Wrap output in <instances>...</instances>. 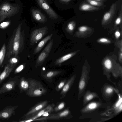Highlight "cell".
<instances>
[{
  "instance_id": "1",
  "label": "cell",
  "mask_w": 122,
  "mask_h": 122,
  "mask_svg": "<svg viewBox=\"0 0 122 122\" xmlns=\"http://www.w3.org/2000/svg\"><path fill=\"white\" fill-rule=\"evenodd\" d=\"M21 24L19 25L9 43L6 55L8 58L12 55L16 57L19 53L21 45Z\"/></svg>"
},
{
  "instance_id": "2",
  "label": "cell",
  "mask_w": 122,
  "mask_h": 122,
  "mask_svg": "<svg viewBox=\"0 0 122 122\" xmlns=\"http://www.w3.org/2000/svg\"><path fill=\"white\" fill-rule=\"evenodd\" d=\"M29 83V87L27 91V95L32 97L41 96L47 92V89L39 81L34 79H27Z\"/></svg>"
},
{
  "instance_id": "3",
  "label": "cell",
  "mask_w": 122,
  "mask_h": 122,
  "mask_svg": "<svg viewBox=\"0 0 122 122\" xmlns=\"http://www.w3.org/2000/svg\"><path fill=\"white\" fill-rule=\"evenodd\" d=\"M41 9L43 10L52 20L57 21L62 19L61 16L56 13L45 0H35Z\"/></svg>"
},
{
  "instance_id": "4",
  "label": "cell",
  "mask_w": 122,
  "mask_h": 122,
  "mask_svg": "<svg viewBox=\"0 0 122 122\" xmlns=\"http://www.w3.org/2000/svg\"><path fill=\"white\" fill-rule=\"evenodd\" d=\"M20 7L8 3H5L0 6V22L5 19L10 17L19 11Z\"/></svg>"
},
{
  "instance_id": "5",
  "label": "cell",
  "mask_w": 122,
  "mask_h": 122,
  "mask_svg": "<svg viewBox=\"0 0 122 122\" xmlns=\"http://www.w3.org/2000/svg\"><path fill=\"white\" fill-rule=\"evenodd\" d=\"M30 12L32 19L38 23L44 24L47 22L49 19L51 20L40 8L32 7L30 8Z\"/></svg>"
},
{
  "instance_id": "6",
  "label": "cell",
  "mask_w": 122,
  "mask_h": 122,
  "mask_svg": "<svg viewBox=\"0 0 122 122\" xmlns=\"http://www.w3.org/2000/svg\"><path fill=\"white\" fill-rule=\"evenodd\" d=\"M20 79V76L11 77L0 88V95L13 90L18 84Z\"/></svg>"
},
{
  "instance_id": "7",
  "label": "cell",
  "mask_w": 122,
  "mask_h": 122,
  "mask_svg": "<svg viewBox=\"0 0 122 122\" xmlns=\"http://www.w3.org/2000/svg\"><path fill=\"white\" fill-rule=\"evenodd\" d=\"M48 28L45 26L35 29L31 33L30 42L31 45H33L41 40L48 32Z\"/></svg>"
},
{
  "instance_id": "8",
  "label": "cell",
  "mask_w": 122,
  "mask_h": 122,
  "mask_svg": "<svg viewBox=\"0 0 122 122\" xmlns=\"http://www.w3.org/2000/svg\"><path fill=\"white\" fill-rule=\"evenodd\" d=\"M54 43L53 40H51L38 57L36 62V67L42 65L49 55Z\"/></svg>"
},
{
  "instance_id": "9",
  "label": "cell",
  "mask_w": 122,
  "mask_h": 122,
  "mask_svg": "<svg viewBox=\"0 0 122 122\" xmlns=\"http://www.w3.org/2000/svg\"><path fill=\"white\" fill-rule=\"evenodd\" d=\"M70 113V110L68 108L56 113H54L49 115L46 117H43L39 118H37L34 121H45L48 120H57L66 118H67Z\"/></svg>"
},
{
  "instance_id": "10",
  "label": "cell",
  "mask_w": 122,
  "mask_h": 122,
  "mask_svg": "<svg viewBox=\"0 0 122 122\" xmlns=\"http://www.w3.org/2000/svg\"><path fill=\"white\" fill-rule=\"evenodd\" d=\"M88 72L86 70L82 71L78 85V99L82 96L85 91L88 79Z\"/></svg>"
},
{
  "instance_id": "11",
  "label": "cell",
  "mask_w": 122,
  "mask_h": 122,
  "mask_svg": "<svg viewBox=\"0 0 122 122\" xmlns=\"http://www.w3.org/2000/svg\"><path fill=\"white\" fill-rule=\"evenodd\" d=\"M18 107L16 105L8 106L0 111V119H7L15 114V111Z\"/></svg>"
},
{
  "instance_id": "12",
  "label": "cell",
  "mask_w": 122,
  "mask_h": 122,
  "mask_svg": "<svg viewBox=\"0 0 122 122\" xmlns=\"http://www.w3.org/2000/svg\"><path fill=\"white\" fill-rule=\"evenodd\" d=\"M73 0H51L55 6L58 9L65 10L67 9L72 6Z\"/></svg>"
},
{
  "instance_id": "13",
  "label": "cell",
  "mask_w": 122,
  "mask_h": 122,
  "mask_svg": "<svg viewBox=\"0 0 122 122\" xmlns=\"http://www.w3.org/2000/svg\"><path fill=\"white\" fill-rule=\"evenodd\" d=\"M48 102L45 101L40 102L33 107L23 116L25 119L36 113L46 107Z\"/></svg>"
},
{
  "instance_id": "14",
  "label": "cell",
  "mask_w": 122,
  "mask_h": 122,
  "mask_svg": "<svg viewBox=\"0 0 122 122\" xmlns=\"http://www.w3.org/2000/svg\"><path fill=\"white\" fill-rule=\"evenodd\" d=\"M76 78V75H74L71 77L66 82L61 92L60 95L61 96L60 97V99L64 98L65 97L67 93L72 85Z\"/></svg>"
},
{
  "instance_id": "15",
  "label": "cell",
  "mask_w": 122,
  "mask_h": 122,
  "mask_svg": "<svg viewBox=\"0 0 122 122\" xmlns=\"http://www.w3.org/2000/svg\"><path fill=\"white\" fill-rule=\"evenodd\" d=\"M15 65L16 64L10 63L5 66L3 71L0 74V85L9 76Z\"/></svg>"
},
{
  "instance_id": "16",
  "label": "cell",
  "mask_w": 122,
  "mask_h": 122,
  "mask_svg": "<svg viewBox=\"0 0 122 122\" xmlns=\"http://www.w3.org/2000/svg\"><path fill=\"white\" fill-rule=\"evenodd\" d=\"M117 5L116 3H113L111 5L109 11L104 14L102 19L103 24L107 23L112 19L115 14Z\"/></svg>"
},
{
  "instance_id": "17",
  "label": "cell",
  "mask_w": 122,
  "mask_h": 122,
  "mask_svg": "<svg viewBox=\"0 0 122 122\" xmlns=\"http://www.w3.org/2000/svg\"><path fill=\"white\" fill-rule=\"evenodd\" d=\"M101 105L100 103L93 102L88 104L81 110L82 112L86 113L94 110L100 107Z\"/></svg>"
},
{
  "instance_id": "18",
  "label": "cell",
  "mask_w": 122,
  "mask_h": 122,
  "mask_svg": "<svg viewBox=\"0 0 122 122\" xmlns=\"http://www.w3.org/2000/svg\"><path fill=\"white\" fill-rule=\"evenodd\" d=\"M52 36L53 34L48 35L40 41L35 48L34 52V54H36L40 52L47 42L51 39Z\"/></svg>"
},
{
  "instance_id": "19",
  "label": "cell",
  "mask_w": 122,
  "mask_h": 122,
  "mask_svg": "<svg viewBox=\"0 0 122 122\" xmlns=\"http://www.w3.org/2000/svg\"><path fill=\"white\" fill-rule=\"evenodd\" d=\"M18 84L20 92L27 91L29 87V83L27 79H26L23 76L20 79Z\"/></svg>"
},
{
  "instance_id": "20",
  "label": "cell",
  "mask_w": 122,
  "mask_h": 122,
  "mask_svg": "<svg viewBox=\"0 0 122 122\" xmlns=\"http://www.w3.org/2000/svg\"><path fill=\"white\" fill-rule=\"evenodd\" d=\"M54 105L53 104H52L48 105L46 107L38 111L36 113L27 117L25 119H31L32 121H33L39 117L41 116L44 112L49 109L52 106Z\"/></svg>"
},
{
  "instance_id": "21",
  "label": "cell",
  "mask_w": 122,
  "mask_h": 122,
  "mask_svg": "<svg viewBox=\"0 0 122 122\" xmlns=\"http://www.w3.org/2000/svg\"><path fill=\"white\" fill-rule=\"evenodd\" d=\"M98 97V95L95 92L87 91L84 96L83 103L86 104L93 99Z\"/></svg>"
},
{
  "instance_id": "22",
  "label": "cell",
  "mask_w": 122,
  "mask_h": 122,
  "mask_svg": "<svg viewBox=\"0 0 122 122\" xmlns=\"http://www.w3.org/2000/svg\"><path fill=\"white\" fill-rule=\"evenodd\" d=\"M80 10L84 11H88L97 10H99L98 7L92 6L89 4L83 3L80 6Z\"/></svg>"
},
{
  "instance_id": "23",
  "label": "cell",
  "mask_w": 122,
  "mask_h": 122,
  "mask_svg": "<svg viewBox=\"0 0 122 122\" xmlns=\"http://www.w3.org/2000/svg\"><path fill=\"white\" fill-rule=\"evenodd\" d=\"M62 72L60 71H52L48 72L44 74L43 77L48 81H50L53 77L58 75Z\"/></svg>"
},
{
  "instance_id": "24",
  "label": "cell",
  "mask_w": 122,
  "mask_h": 122,
  "mask_svg": "<svg viewBox=\"0 0 122 122\" xmlns=\"http://www.w3.org/2000/svg\"><path fill=\"white\" fill-rule=\"evenodd\" d=\"M75 54V53L73 52L65 55L57 59L54 64L56 65L60 66L62 63L70 58Z\"/></svg>"
},
{
  "instance_id": "25",
  "label": "cell",
  "mask_w": 122,
  "mask_h": 122,
  "mask_svg": "<svg viewBox=\"0 0 122 122\" xmlns=\"http://www.w3.org/2000/svg\"><path fill=\"white\" fill-rule=\"evenodd\" d=\"M6 53V46L4 44L0 50V66L2 64Z\"/></svg>"
},
{
  "instance_id": "26",
  "label": "cell",
  "mask_w": 122,
  "mask_h": 122,
  "mask_svg": "<svg viewBox=\"0 0 122 122\" xmlns=\"http://www.w3.org/2000/svg\"><path fill=\"white\" fill-rule=\"evenodd\" d=\"M75 25V21L72 20L67 23L66 27V30L68 32L72 31L74 29Z\"/></svg>"
},
{
  "instance_id": "27",
  "label": "cell",
  "mask_w": 122,
  "mask_h": 122,
  "mask_svg": "<svg viewBox=\"0 0 122 122\" xmlns=\"http://www.w3.org/2000/svg\"><path fill=\"white\" fill-rule=\"evenodd\" d=\"M104 93L106 95H110L114 92L113 88L110 86H107L104 88Z\"/></svg>"
},
{
  "instance_id": "28",
  "label": "cell",
  "mask_w": 122,
  "mask_h": 122,
  "mask_svg": "<svg viewBox=\"0 0 122 122\" xmlns=\"http://www.w3.org/2000/svg\"><path fill=\"white\" fill-rule=\"evenodd\" d=\"M90 5L100 7L103 5L102 1H98L95 0H86Z\"/></svg>"
},
{
  "instance_id": "29",
  "label": "cell",
  "mask_w": 122,
  "mask_h": 122,
  "mask_svg": "<svg viewBox=\"0 0 122 122\" xmlns=\"http://www.w3.org/2000/svg\"><path fill=\"white\" fill-rule=\"evenodd\" d=\"M67 81L66 80H64L60 82L56 87V91L58 92L62 89Z\"/></svg>"
},
{
  "instance_id": "30",
  "label": "cell",
  "mask_w": 122,
  "mask_h": 122,
  "mask_svg": "<svg viewBox=\"0 0 122 122\" xmlns=\"http://www.w3.org/2000/svg\"><path fill=\"white\" fill-rule=\"evenodd\" d=\"M65 106V103L64 102H61L54 108V111L56 112L59 111L63 109Z\"/></svg>"
},
{
  "instance_id": "31",
  "label": "cell",
  "mask_w": 122,
  "mask_h": 122,
  "mask_svg": "<svg viewBox=\"0 0 122 122\" xmlns=\"http://www.w3.org/2000/svg\"><path fill=\"white\" fill-rule=\"evenodd\" d=\"M122 6L121 5L120 10L118 17L117 18L115 21L116 25H118L120 24L122 21Z\"/></svg>"
},
{
  "instance_id": "32",
  "label": "cell",
  "mask_w": 122,
  "mask_h": 122,
  "mask_svg": "<svg viewBox=\"0 0 122 122\" xmlns=\"http://www.w3.org/2000/svg\"><path fill=\"white\" fill-rule=\"evenodd\" d=\"M104 64L105 66L107 69H111L112 66V64L111 61L109 59L106 60L104 61Z\"/></svg>"
},
{
  "instance_id": "33",
  "label": "cell",
  "mask_w": 122,
  "mask_h": 122,
  "mask_svg": "<svg viewBox=\"0 0 122 122\" xmlns=\"http://www.w3.org/2000/svg\"><path fill=\"white\" fill-rule=\"evenodd\" d=\"M10 24V21L3 22L0 24V28L1 29L5 28L9 25Z\"/></svg>"
},
{
  "instance_id": "34",
  "label": "cell",
  "mask_w": 122,
  "mask_h": 122,
  "mask_svg": "<svg viewBox=\"0 0 122 122\" xmlns=\"http://www.w3.org/2000/svg\"><path fill=\"white\" fill-rule=\"evenodd\" d=\"M24 67V65L21 64L15 70V73H19L23 70Z\"/></svg>"
},
{
  "instance_id": "35",
  "label": "cell",
  "mask_w": 122,
  "mask_h": 122,
  "mask_svg": "<svg viewBox=\"0 0 122 122\" xmlns=\"http://www.w3.org/2000/svg\"><path fill=\"white\" fill-rule=\"evenodd\" d=\"M18 61V59L15 57L11 58L9 61L10 63L12 64H16Z\"/></svg>"
},
{
  "instance_id": "36",
  "label": "cell",
  "mask_w": 122,
  "mask_h": 122,
  "mask_svg": "<svg viewBox=\"0 0 122 122\" xmlns=\"http://www.w3.org/2000/svg\"><path fill=\"white\" fill-rule=\"evenodd\" d=\"M88 29L87 27L85 26H82L79 27V30L81 32H84L86 30Z\"/></svg>"
},
{
  "instance_id": "37",
  "label": "cell",
  "mask_w": 122,
  "mask_h": 122,
  "mask_svg": "<svg viewBox=\"0 0 122 122\" xmlns=\"http://www.w3.org/2000/svg\"><path fill=\"white\" fill-rule=\"evenodd\" d=\"M99 42L102 43H109L110 41L107 39L105 38H102L99 40Z\"/></svg>"
},
{
  "instance_id": "38",
  "label": "cell",
  "mask_w": 122,
  "mask_h": 122,
  "mask_svg": "<svg viewBox=\"0 0 122 122\" xmlns=\"http://www.w3.org/2000/svg\"><path fill=\"white\" fill-rule=\"evenodd\" d=\"M115 35L116 38H118L120 36V34L119 31H117L115 33Z\"/></svg>"
},
{
  "instance_id": "39",
  "label": "cell",
  "mask_w": 122,
  "mask_h": 122,
  "mask_svg": "<svg viewBox=\"0 0 122 122\" xmlns=\"http://www.w3.org/2000/svg\"><path fill=\"white\" fill-rule=\"evenodd\" d=\"M46 0L48 3L50 5L51 4V0Z\"/></svg>"
},
{
  "instance_id": "40",
  "label": "cell",
  "mask_w": 122,
  "mask_h": 122,
  "mask_svg": "<svg viewBox=\"0 0 122 122\" xmlns=\"http://www.w3.org/2000/svg\"><path fill=\"white\" fill-rule=\"evenodd\" d=\"M95 0L98 1H102L104 0Z\"/></svg>"
}]
</instances>
